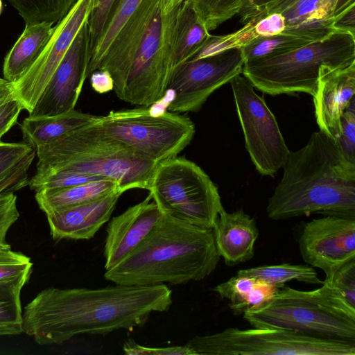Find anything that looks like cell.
<instances>
[{"label": "cell", "mask_w": 355, "mask_h": 355, "mask_svg": "<svg viewBox=\"0 0 355 355\" xmlns=\"http://www.w3.org/2000/svg\"><path fill=\"white\" fill-rule=\"evenodd\" d=\"M19 217L17 196L13 192H0V245L6 243L7 232Z\"/></svg>", "instance_id": "ab89813d"}, {"label": "cell", "mask_w": 355, "mask_h": 355, "mask_svg": "<svg viewBox=\"0 0 355 355\" xmlns=\"http://www.w3.org/2000/svg\"><path fill=\"white\" fill-rule=\"evenodd\" d=\"M89 77L91 86L97 93L104 94L113 90V80L107 71L97 69Z\"/></svg>", "instance_id": "ee69618b"}, {"label": "cell", "mask_w": 355, "mask_h": 355, "mask_svg": "<svg viewBox=\"0 0 355 355\" xmlns=\"http://www.w3.org/2000/svg\"><path fill=\"white\" fill-rule=\"evenodd\" d=\"M22 110L21 103L15 96L0 105V141L16 123Z\"/></svg>", "instance_id": "b9f144b4"}, {"label": "cell", "mask_w": 355, "mask_h": 355, "mask_svg": "<svg viewBox=\"0 0 355 355\" xmlns=\"http://www.w3.org/2000/svg\"><path fill=\"white\" fill-rule=\"evenodd\" d=\"M236 275L256 277L281 287L286 282L296 280L309 284L322 285L316 271L311 266L302 264L282 263L265 265L241 269Z\"/></svg>", "instance_id": "f1b7e54d"}, {"label": "cell", "mask_w": 355, "mask_h": 355, "mask_svg": "<svg viewBox=\"0 0 355 355\" xmlns=\"http://www.w3.org/2000/svg\"><path fill=\"white\" fill-rule=\"evenodd\" d=\"M182 0H162V10L165 13H168L178 6Z\"/></svg>", "instance_id": "c3c4849f"}, {"label": "cell", "mask_w": 355, "mask_h": 355, "mask_svg": "<svg viewBox=\"0 0 355 355\" xmlns=\"http://www.w3.org/2000/svg\"><path fill=\"white\" fill-rule=\"evenodd\" d=\"M330 280L344 298L355 306V259L341 266Z\"/></svg>", "instance_id": "f35d334b"}, {"label": "cell", "mask_w": 355, "mask_h": 355, "mask_svg": "<svg viewBox=\"0 0 355 355\" xmlns=\"http://www.w3.org/2000/svg\"><path fill=\"white\" fill-rule=\"evenodd\" d=\"M78 0H9L26 24L58 23Z\"/></svg>", "instance_id": "4dcf8cb0"}, {"label": "cell", "mask_w": 355, "mask_h": 355, "mask_svg": "<svg viewBox=\"0 0 355 355\" xmlns=\"http://www.w3.org/2000/svg\"><path fill=\"white\" fill-rule=\"evenodd\" d=\"M220 257L212 229L162 214L145 239L104 277L125 286L187 284L209 276Z\"/></svg>", "instance_id": "3957f363"}, {"label": "cell", "mask_w": 355, "mask_h": 355, "mask_svg": "<svg viewBox=\"0 0 355 355\" xmlns=\"http://www.w3.org/2000/svg\"><path fill=\"white\" fill-rule=\"evenodd\" d=\"M28 280L0 282V336L23 333L20 293Z\"/></svg>", "instance_id": "f546056e"}, {"label": "cell", "mask_w": 355, "mask_h": 355, "mask_svg": "<svg viewBox=\"0 0 355 355\" xmlns=\"http://www.w3.org/2000/svg\"><path fill=\"white\" fill-rule=\"evenodd\" d=\"M355 62V37L334 31L327 37L279 55L244 62L242 74L257 89L272 96L314 95L322 66Z\"/></svg>", "instance_id": "8992f818"}, {"label": "cell", "mask_w": 355, "mask_h": 355, "mask_svg": "<svg viewBox=\"0 0 355 355\" xmlns=\"http://www.w3.org/2000/svg\"><path fill=\"white\" fill-rule=\"evenodd\" d=\"M143 0H116L107 17L95 48L90 53L87 76L97 70L98 64L121 28L135 12Z\"/></svg>", "instance_id": "83f0119b"}, {"label": "cell", "mask_w": 355, "mask_h": 355, "mask_svg": "<svg viewBox=\"0 0 355 355\" xmlns=\"http://www.w3.org/2000/svg\"><path fill=\"white\" fill-rule=\"evenodd\" d=\"M13 97L12 84L0 78V105Z\"/></svg>", "instance_id": "bcb514c9"}, {"label": "cell", "mask_w": 355, "mask_h": 355, "mask_svg": "<svg viewBox=\"0 0 355 355\" xmlns=\"http://www.w3.org/2000/svg\"><path fill=\"white\" fill-rule=\"evenodd\" d=\"M273 0H245L238 15L241 24H246L258 15Z\"/></svg>", "instance_id": "f6af8a7d"}, {"label": "cell", "mask_w": 355, "mask_h": 355, "mask_svg": "<svg viewBox=\"0 0 355 355\" xmlns=\"http://www.w3.org/2000/svg\"><path fill=\"white\" fill-rule=\"evenodd\" d=\"M240 49H231L195 60H187L172 71L167 89L173 92L170 112H198L210 95L242 73Z\"/></svg>", "instance_id": "7c38bea8"}, {"label": "cell", "mask_w": 355, "mask_h": 355, "mask_svg": "<svg viewBox=\"0 0 355 355\" xmlns=\"http://www.w3.org/2000/svg\"><path fill=\"white\" fill-rule=\"evenodd\" d=\"M99 116L72 110L55 116L31 117L20 125L26 143L35 150L60 137L96 122Z\"/></svg>", "instance_id": "cb8c5ba5"}, {"label": "cell", "mask_w": 355, "mask_h": 355, "mask_svg": "<svg viewBox=\"0 0 355 355\" xmlns=\"http://www.w3.org/2000/svg\"><path fill=\"white\" fill-rule=\"evenodd\" d=\"M312 41L280 33L254 38L240 48L244 62L284 53L304 46Z\"/></svg>", "instance_id": "1f68e13d"}, {"label": "cell", "mask_w": 355, "mask_h": 355, "mask_svg": "<svg viewBox=\"0 0 355 355\" xmlns=\"http://www.w3.org/2000/svg\"><path fill=\"white\" fill-rule=\"evenodd\" d=\"M147 190L162 214L189 224L212 229L224 209L217 186L186 158L159 162Z\"/></svg>", "instance_id": "52a82bcc"}, {"label": "cell", "mask_w": 355, "mask_h": 355, "mask_svg": "<svg viewBox=\"0 0 355 355\" xmlns=\"http://www.w3.org/2000/svg\"><path fill=\"white\" fill-rule=\"evenodd\" d=\"M94 0H78L54 26L43 51L31 67L12 84L13 95L30 113L82 25L88 19Z\"/></svg>", "instance_id": "4fadbf2b"}, {"label": "cell", "mask_w": 355, "mask_h": 355, "mask_svg": "<svg viewBox=\"0 0 355 355\" xmlns=\"http://www.w3.org/2000/svg\"><path fill=\"white\" fill-rule=\"evenodd\" d=\"M2 10H3V3H2V1L0 0V15L2 12Z\"/></svg>", "instance_id": "681fc988"}, {"label": "cell", "mask_w": 355, "mask_h": 355, "mask_svg": "<svg viewBox=\"0 0 355 355\" xmlns=\"http://www.w3.org/2000/svg\"><path fill=\"white\" fill-rule=\"evenodd\" d=\"M53 29L52 22L26 24L24 31L5 57L3 65L5 80L14 83L25 74L43 51Z\"/></svg>", "instance_id": "603a6c76"}, {"label": "cell", "mask_w": 355, "mask_h": 355, "mask_svg": "<svg viewBox=\"0 0 355 355\" xmlns=\"http://www.w3.org/2000/svg\"><path fill=\"white\" fill-rule=\"evenodd\" d=\"M172 304L166 284L40 291L24 308L23 333L39 345H60L80 334H107L143 327L153 312Z\"/></svg>", "instance_id": "6da1fadb"}, {"label": "cell", "mask_w": 355, "mask_h": 355, "mask_svg": "<svg viewBox=\"0 0 355 355\" xmlns=\"http://www.w3.org/2000/svg\"><path fill=\"white\" fill-rule=\"evenodd\" d=\"M124 192L117 191L100 199L53 211L46 215L55 239L89 240L108 221Z\"/></svg>", "instance_id": "d6986e66"}, {"label": "cell", "mask_w": 355, "mask_h": 355, "mask_svg": "<svg viewBox=\"0 0 355 355\" xmlns=\"http://www.w3.org/2000/svg\"><path fill=\"white\" fill-rule=\"evenodd\" d=\"M336 2V0H273L259 14H281L285 21L283 34L313 42L336 31L333 28Z\"/></svg>", "instance_id": "ac0fdd59"}, {"label": "cell", "mask_w": 355, "mask_h": 355, "mask_svg": "<svg viewBox=\"0 0 355 355\" xmlns=\"http://www.w3.org/2000/svg\"><path fill=\"white\" fill-rule=\"evenodd\" d=\"M354 3H355V0H336L334 10V19L338 14Z\"/></svg>", "instance_id": "7dc6e473"}, {"label": "cell", "mask_w": 355, "mask_h": 355, "mask_svg": "<svg viewBox=\"0 0 355 355\" xmlns=\"http://www.w3.org/2000/svg\"><path fill=\"white\" fill-rule=\"evenodd\" d=\"M87 20L82 25L34 108L28 113L29 116H55L75 109L87 78L90 59Z\"/></svg>", "instance_id": "9a60e30c"}, {"label": "cell", "mask_w": 355, "mask_h": 355, "mask_svg": "<svg viewBox=\"0 0 355 355\" xmlns=\"http://www.w3.org/2000/svg\"><path fill=\"white\" fill-rule=\"evenodd\" d=\"M192 2L184 0L180 5L170 41L171 71L189 60L210 36Z\"/></svg>", "instance_id": "7402d4cb"}, {"label": "cell", "mask_w": 355, "mask_h": 355, "mask_svg": "<svg viewBox=\"0 0 355 355\" xmlns=\"http://www.w3.org/2000/svg\"><path fill=\"white\" fill-rule=\"evenodd\" d=\"M279 288L256 277L236 275L216 286L213 291L230 301L229 307L234 315H241L267 304Z\"/></svg>", "instance_id": "d4e9b609"}, {"label": "cell", "mask_w": 355, "mask_h": 355, "mask_svg": "<svg viewBox=\"0 0 355 355\" xmlns=\"http://www.w3.org/2000/svg\"><path fill=\"white\" fill-rule=\"evenodd\" d=\"M355 62L344 67L322 66L313 97L315 116L320 130L335 140L340 134L343 112L354 97Z\"/></svg>", "instance_id": "e0dca14e"}, {"label": "cell", "mask_w": 355, "mask_h": 355, "mask_svg": "<svg viewBox=\"0 0 355 355\" xmlns=\"http://www.w3.org/2000/svg\"><path fill=\"white\" fill-rule=\"evenodd\" d=\"M187 345L196 355H355V343L324 340L283 329L229 327L197 336Z\"/></svg>", "instance_id": "9c48e42d"}, {"label": "cell", "mask_w": 355, "mask_h": 355, "mask_svg": "<svg viewBox=\"0 0 355 355\" xmlns=\"http://www.w3.org/2000/svg\"><path fill=\"white\" fill-rule=\"evenodd\" d=\"M116 0H94L87 24L90 37V53L96 46L111 8Z\"/></svg>", "instance_id": "74e56055"}, {"label": "cell", "mask_w": 355, "mask_h": 355, "mask_svg": "<svg viewBox=\"0 0 355 355\" xmlns=\"http://www.w3.org/2000/svg\"><path fill=\"white\" fill-rule=\"evenodd\" d=\"M117 191L125 192L114 181L103 179L56 191H37L35 198L40 209L47 214L100 199Z\"/></svg>", "instance_id": "484cf974"}, {"label": "cell", "mask_w": 355, "mask_h": 355, "mask_svg": "<svg viewBox=\"0 0 355 355\" xmlns=\"http://www.w3.org/2000/svg\"><path fill=\"white\" fill-rule=\"evenodd\" d=\"M123 350L128 355H196L187 344L182 346L148 347L140 345L132 339L124 343Z\"/></svg>", "instance_id": "60d3db41"}, {"label": "cell", "mask_w": 355, "mask_h": 355, "mask_svg": "<svg viewBox=\"0 0 355 355\" xmlns=\"http://www.w3.org/2000/svg\"><path fill=\"white\" fill-rule=\"evenodd\" d=\"M32 267L28 257L12 250L7 243L0 245V282L29 279Z\"/></svg>", "instance_id": "d590c367"}, {"label": "cell", "mask_w": 355, "mask_h": 355, "mask_svg": "<svg viewBox=\"0 0 355 355\" xmlns=\"http://www.w3.org/2000/svg\"><path fill=\"white\" fill-rule=\"evenodd\" d=\"M282 178L268 199L266 214L285 220L319 213L355 220V164L336 141L319 130L290 151Z\"/></svg>", "instance_id": "7a4b0ae2"}, {"label": "cell", "mask_w": 355, "mask_h": 355, "mask_svg": "<svg viewBox=\"0 0 355 355\" xmlns=\"http://www.w3.org/2000/svg\"><path fill=\"white\" fill-rule=\"evenodd\" d=\"M230 85L250 159L259 173L274 176L290 152L276 118L245 77L239 74Z\"/></svg>", "instance_id": "8fae6325"}, {"label": "cell", "mask_w": 355, "mask_h": 355, "mask_svg": "<svg viewBox=\"0 0 355 355\" xmlns=\"http://www.w3.org/2000/svg\"><path fill=\"white\" fill-rule=\"evenodd\" d=\"M94 123L36 148L35 175L73 171L112 180L125 192L147 189L159 162L105 135Z\"/></svg>", "instance_id": "277c9868"}, {"label": "cell", "mask_w": 355, "mask_h": 355, "mask_svg": "<svg viewBox=\"0 0 355 355\" xmlns=\"http://www.w3.org/2000/svg\"><path fill=\"white\" fill-rule=\"evenodd\" d=\"M182 1H184V0H182Z\"/></svg>", "instance_id": "f907efd6"}, {"label": "cell", "mask_w": 355, "mask_h": 355, "mask_svg": "<svg viewBox=\"0 0 355 355\" xmlns=\"http://www.w3.org/2000/svg\"><path fill=\"white\" fill-rule=\"evenodd\" d=\"M298 244L303 260L331 279L341 266L355 259V220L331 215L313 219L303 227Z\"/></svg>", "instance_id": "5bb4252c"}, {"label": "cell", "mask_w": 355, "mask_h": 355, "mask_svg": "<svg viewBox=\"0 0 355 355\" xmlns=\"http://www.w3.org/2000/svg\"><path fill=\"white\" fill-rule=\"evenodd\" d=\"M216 250L228 266L253 258L259 229L253 218L242 209L227 212L223 209L212 228Z\"/></svg>", "instance_id": "ffe728a7"}, {"label": "cell", "mask_w": 355, "mask_h": 355, "mask_svg": "<svg viewBox=\"0 0 355 355\" xmlns=\"http://www.w3.org/2000/svg\"><path fill=\"white\" fill-rule=\"evenodd\" d=\"M180 5L165 13L160 1L123 78L113 88L119 99L148 107L164 98L171 76V36Z\"/></svg>", "instance_id": "30bf717a"}, {"label": "cell", "mask_w": 355, "mask_h": 355, "mask_svg": "<svg viewBox=\"0 0 355 355\" xmlns=\"http://www.w3.org/2000/svg\"><path fill=\"white\" fill-rule=\"evenodd\" d=\"M35 150L26 142L0 141V192H13L28 185V171Z\"/></svg>", "instance_id": "4316f807"}, {"label": "cell", "mask_w": 355, "mask_h": 355, "mask_svg": "<svg viewBox=\"0 0 355 355\" xmlns=\"http://www.w3.org/2000/svg\"><path fill=\"white\" fill-rule=\"evenodd\" d=\"M336 141L344 156L355 164V97L343 112L340 134Z\"/></svg>", "instance_id": "8d00e7d4"}, {"label": "cell", "mask_w": 355, "mask_h": 355, "mask_svg": "<svg viewBox=\"0 0 355 355\" xmlns=\"http://www.w3.org/2000/svg\"><path fill=\"white\" fill-rule=\"evenodd\" d=\"M207 29H216L237 15L245 0H189Z\"/></svg>", "instance_id": "e575fe53"}, {"label": "cell", "mask_w": 355, "mask_h": 355, "mask_svg": "<svg viewBox=\"0 0 355 355\" xmlns=\"http://www.w3.org/2000/svg\"><path fill=\"white\" fill-rule=\"evenodd\" d=\"M94 125L105 135L144 156L160 162L176 157L192 141L195 125L185 114L147 107L111 111Z\"/></svg>", "instance_id": "ba28073f"}, {"label": "cell", "mask_w": 355, "mask_h": 355, "mask_svg": "<svg viewBox=\"0 0 355 355\" xmlns=\"http://www.w3.org/2000/svg\"><path fill=\"white\" fill-rule=\"evenodd\" d=\"M243 315L252 327L283 329L320 339L355 343V306L330 279L309 291L284 284L267 304Z\"/></svg>", "instance_id": "5b68a950"}, {"label": "cell", "mask_w": 355, "mask_h": 355, "mask_svg": "<svg viewBox=\"0 0 355 355\" xmlns=\"http://www.w3.org/2000/svg\"><path fill=\"white\" fill-rule=\"evenodd\" d=\"M150 195L110 221L104 245L105 269L109 270L133 251L159 220L162 213Z\"/></svg>", "instance_id": "2e32d148"}, {"label": "cell", "mask_w": 355, "mask_h": 355, "mask_svg": "<svg viewBox=\"0 0 355 355\" xmlns=\"http://www.w3.org/2000/svg\"><path fill=\"white\" fill-rule=\"evenodd\" d=\"M254 21L251 19L239 30L230 34L208 37L200 49L189 60H195L221 51L240 49L254 38L259 37Z\"/></svg>", "instance_id": "d6a6232c"}, {"label": "cell", "mask_w": 355, "mask_h": 355, "mask_svg": "<svg viewBox=\"0 0 355 355\" xmlns=\"http://www.w3.org/2000/svg\"><path fill=\"white\" fill-rule=\"evenodd\" d=\"M333 28L335 31L347 33L355 37V3L334 17Z\"/></svg>", "instance_id": "7bdbcfd3"}, {"label": "cell", "mask_w": 355, "mask_h": 355, "mask_svg": "<svg viewBox=\"0 0 355 355\" xmlns=\"http://www.w3.org/2000/svg\"><path fill=\"white\" fill-rule=\"evenodd\" d=\"M161 0H143L112 42L97 69L110 73L114 87L123 78Z\"/></svg>", "instance_id": "44dd1931"}, {"label": "cell", "mask_w": 355, "mask_h": 355, "mask_svg": "<svg viewBox=\"0 0 355 355\" xmlns=\"http://www.w3.org/2000/svg\"><path fill=\"white\" fill-rule=\"evenodd\" d=\"M103 179L107 178L88 173L57 171L44 175H35L29 180L28 186L35 192L56 191Z\"/></svg>", "instance_id": "836d02e7"}]
</instances>
